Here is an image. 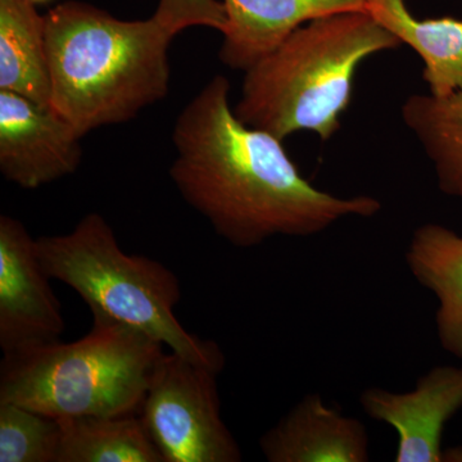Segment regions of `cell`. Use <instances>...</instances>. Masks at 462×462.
I'll return each instance as SVG.
<instances>
[{
	"label": "cell",
	"mask_w": 462,
	"mask_h": 462,
	"mask_svg": "<svg viewBox=\"0 0 462 462\" xmlns=\"http://www.w3.org/2000/svg\"><path fill=\"white\" fill-rule=\"evenodd\" d=\"M229 93L227 79L215 76L182 109L172 134L171 180L217 236L252 248L379 214L375 197H337L303 178L281 139L236 117Z\"/></svg>",
	"instance_id": "obj_1"
},
{
	"label": "cell",
	"mask_w": 462,
	"mask_h": 462,
	"mask_svg": "<svg viewBox=\"0 0 462 462\" xmlns=\"http://www.w3.org/2000/svg\"><path fill=\"white\" fill-rule=\"evenodd\" d=\"M173 36L154 16L124 21L88 3L56 5L45 14L51 107L81 136L132 120L169 93Z\"/></svg>",
	"instance_id": "obj_2"
},
{
	"label": "cell",
	"mask_w": 462,
	"mask_h": 462,
	"mask_svg": "<svg viewBox=\"0 0 462 462\" xmlns=\"http://www.w3.org/2000/svg\"><path fill=\"white\" fill-rule=\"evenodd\" d=\"M401 45L365 9L316 18L245 69L234 112L281 141L303 130L329 141L351 102L358 67Z\"/></svg>",
	"instance_id": "obj_3"
},
{
	"label": "cell",
	"mask_w": 462,
	"mask_h": 462,
	"mask_svg": "<svg viewBox=\"0 0 462 462\" xmlns=\"http://www.w3.org/2000/svg\"><path fill=\"white\" fill-rule=\"evenodd\" d=\"M36 251L48 275L74 289L93 318L129 325L173 354L223 373L221 346L191 334L175 316L181 300L175 273L153 258L127 254L102 215L85 216L62 236L36 239Z\"/></svg>",
	"instance_id": "obj_4"
},
{
	"label": "cell",
	"mask_w": 462,
	"mask_h": 462,
	"mask_svg": "<svg viewBox=\"0 0 462 462\" xmlns=\"http://www.w3.org/2000/svg\"><path fill=\"white\" fill-rule=\"evenodd\" d=\"M93 319L89 333L75 342L5 356L0 402L57 420L141 412L165 346L129 325Z\"/></svg>",
	"instance_id": "obj_5"
},
{
	"label": "cell",
	"mask_w": 462,
	"mask_h": 462,
	"mask_svg": "<svg viewBox=\"0 0 462 462\" xmlns=\"http://www.w3.org/2000/svg\"><path fill=\"white\" fill-rule=\"evenodd\" d=\"M218 375L173 352L157 364L139 415L165 462L243 460L221 413Z\"/></svg>",
	"instance_id": "obj_6"
},
{
	"label": "cell",
	"mask_w": 462,
	"mask_h": 462,
	"mask_svg": "<svg viewBox=\"0 0 462 462\" xmlns=\"http://www.w3.org/2000/svg\"><path fill=\"white\" fill-rule=\"evenodd\" d=\"M36 239L17 218L0 217V348L11 356L60 340L66 324Z\"/></svg>",
	"instance_id": "obj_7"
},
{
	"label": "cell",
	"mask_w": 462,
	"mask_h": 462,
	"mask_svg": "<svg viewBox=\"0 0 462 462\" xmlns=\"http://www.w3.org/2000/svg\"><path fill=\"white\" fill-rule=\"evenodd\" d=\"M364 412L396 430L397 462L462 461V448L446 451L443 430L462 409V366L438 365L409 392L372 387L360 396Z\"/></svg>",
	"instance_id": "obj_8"
},
{
	"label": "cell",
	"mask_w": 462,
	"mask_h": 462,
	"mask_svg": "<svg viewBox=\"0 0 462 462\" xmlns=\"http://www.w3.org/2000/svg\"><path fill=\"white\" fill-rule=\"evenodd\" d=\"M80 135L51 106L0 90V172L33 190L72 175L83 157Z\"/></svg>",
	"instance_id": "obj_9"
},
{
	"label": "cell",
	"mask_w": 462,
	"mask_h": 462,
	"mask_svg": "<svg viewBox=\"0 0 462 462\" xmlns=\"http://www.w3.org/2000/svg\"><path fill=\"white\" fill-rule=\"evenodd\" d=\"M270 462H366L370 439L358 419L309 393L260 439Z\"/></svg>",
	"instance_id": "obj_10"
},
{
	"label": "cell",
	"mask_w": 462,
	"mask_h": 462,
	"mask_svg": "<svg viewBox=\"0 0 462 462\" xmlns=\"http://www.w3.org/2000/svg\"><path fill=\"white\" fill-rule=\"evenodd\" d=\"M226 12L220 60L249 69L298 27L316 18L360 11L367 0H221Z\"/></svg>",
	"instance_id": "obj_11"
},
{
	"label": "cell",
	"mask_w": 462,
	"mask_h": 462,
	"mask_svg": "<svg viewBox=\"0 0 462 462\" xmlns=\"http://www.w3.org/2000/svg\"><path fill=\"white\" fill-rule=\"evenodd\" d=\"M404 258L415 281L437 298L440 346L462 360V236L443 225H421Z\"/></svg>",
	"instance_id": "obj_12"
},
{
	"label": "cell",
	"mask_w": 462,
	"mask_h": 462,
	"mask_svg": "<svg viewBox=\"0 0 462 462\" xmlns=\"http://www.w3.org/2000/svg\"><path fill=\"white\" fill-rule=\"evenodd\" d=\"M365 11L409 45L424 63L422 78L430 93L445 97L462 90V20L413 16L404 0H367Z\"/></svg>",
	"instance_id": "obj_13"
},
{
	"label": "cell",
	"mask_w": 462,
	"mask_h": 462,
	"mask_svg": "<svg viewBox=\"0 0 462 462\" xmlns=\"http://www.w3.org/2000/svg\"><path fill=\"white\" fill-rule=\"evenodd\" d=\"M0 90L51 106L45 16L30 0H0Z\"/></svg>",
	"instance_id": "obj_14"
},
{
	"label": "cell",
	"mask_w": 462,
	"mask_h": 462,
	"mask_svg": "<svg viewBox=\"0 0 462 462\" xmlns=\"http://www.w3.org/2000/svg\"><path fill=\"white\" fill-rule=\"evenodd\" d=\"M401 116L430 161L438 188L462 200V90L445 97L412 94Z\"/></svg>",
	"instance_id": "obj_15"
},
{
	"label": "cell",
	"mask_w": 462,
	"mask_h": 462,
	"mask_svg": "<svg viewBox=\"0 0 462 462\" xmlns=\"http://www.w3.org/2000/svg\"><path fill=\"white\" fill-rule=\"evenodd\" d=\"M56 462H165L139 413L60 419Z\"/></svg>",
	"instance_id": "obj_16"
},
{
	"label": "cell",
	"mask_w": 462,
	"mask_h": 462,
	"mask_svg": "<svg viewBox=\"0 0 462 462\" xmlns=\"http://www.w3.org/2000/svg\"><path fill=\"white\" fill-rule=\"evenodd\" d=\"M60 437L57 419L0 402V462H56Z\"/></svg>",
	"instance_id": "obj_17"
},
{
	"label": "cell",
	"mask_w": 462,
	"mask_h": 462,
	"mask_svg": "<svg viewBox=\"0 0 462 462\" xmlns=\"http://www.w3.org/2000/svg\"><path fill=\"white\" fill-rule=\"evenodd\" d=\"M154 17L173 33L191 26H206L223 33L226 12L218 0H160Z\"/></svg>",
	"instance_id": "obj_18"
},
{
	"label": "cell",
	"mask_w": 462,
	"mask_h": 462,
	"mask_svg": "<svg viewBox=\"0 0 462 462\" xmlns=\"http://www.w3.org/2000/svg\"><path fill=\"white\" fill-rule=\"evenodd\" d=\"M30 2H32L33 5H38V3H45L48 2V0H30Z\"/></svg>",
	"instance_id": "obj_19"
}]
</instances>
